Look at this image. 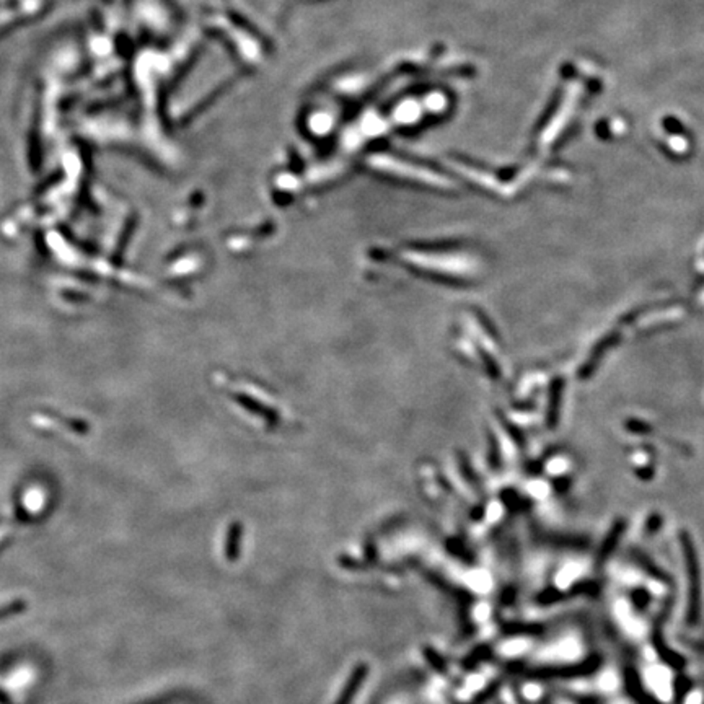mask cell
Segmentation results:
<instances>
[]
</instances>
